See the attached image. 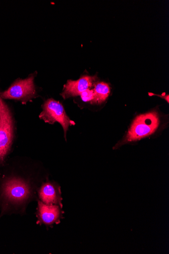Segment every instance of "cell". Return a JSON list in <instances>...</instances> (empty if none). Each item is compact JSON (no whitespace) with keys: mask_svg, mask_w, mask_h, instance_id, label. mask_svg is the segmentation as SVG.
Masks as SVG:
<instances>
[{"mask_svg":"<svg viewBox=\"0 0 169 254\" xmlns=\"http://www.w3.org/2000/svg\"><path fill=\"white\" fill-rule=\"evenodd\" d=\"M96 77L84 75L77 80H69L64 85L61 96L64 99L80 96L83 92L92 89L96 83Z\"/></svg>","mask_w":169,"mask_h":254,"instance_id":"6","label":"cell"},{"mask_svg":"<svg viewBox=\"0 0 169 254\" xmlns=\"http://www.w3.org/2000/svg\"><path fill=\"white\" fill-rule=\"evenodd\" d=\"M80 97L84 102L92 103L94 98L93 89H90L83 92Z\"/></svg>","mask_w":169,"mask_h":254,"instance_id":"10","label":"cell"},{"mask_svg":"<svg viewBox=\"0 0 169 254\" xmlns=\"http://www.w3.org/2000/svg\"><path fill=\"white\" fill-rule=\"evenodd\" d=\"M62 207L57 205H48L38 200L36 212L37 223L47 227L60 222L62 217Z\"/></svg>","mask_w":169,"mask_h":254,"instance_id":"7","label":"cell"},{"mask_svg":"<svg viewBox=\"0 0 169 254\" xmlns=\"http://www.w3.org/2000/svg\"><path fill=\"white\" fill-rule=\"evenodd\" d=\"M159 125L160 119L157 112L140 115L134 121L124 142H135L148 136L156 131Z\"/></svg>","mask_w":169,"mask_h":254,"instance_id":"4","label":"cell"},{"mask_svg":"<svg viewBox=\"0 0 169 254\" xmlns=\"http://www.w3.org/2000/svg\"><path fill=\"white\" fill-rule=\"evenodd\" d=\"M42 111L39 118L46 124L54 125L59 123L62 127L66 139V132L69 127L75 125L70 120L63 105L54 99L46 100L42 105Z\"/></svg>","mask_w":169,"mask_h":254,"instance_id":"5","label":"cell"},{"mask_svg":"<svg viewBox=\"0 0 169 254\" xmlns=\"http://www.w3.org/2000/svg\"><path fill=\"white\" fill-rule=\"evenodd\" d=\"M37 184L33 179L15 170L6 171L0 176V218L25 213L28 204L37 199L40 187Z\"/></svg>","mask_w":169,"mask_h":254,"instance_id":"1","label":"cell"},{"mask_svg":"<svg viewBox=\"0 0 169 254\" xmlns=\"http://www.w3.org/2000/svg\"><path fill=\"white\" fill-rule=\"evenodd\" d=\"M93 89L94 98L92 104H102L107 100L111 92L110 86L105 82L96 83Z\"/></svg>","mask_w":169,"mask_h":254,"instance_id":"9","label":"cell"},{"mask_svg":"<svg viewBox=\"0 0 169 254\" xmlns=\"http://www.w3.org/2000/svg\"><path fill=\"white\" fill-rule=\"evenodd\" d=\"M16 133V121L11 108L0 97V167L5 164Z\"/></svg>","mask_w":169,"mask_h":254,"instance_id":"2","label":"cell"},{"mask_svg":"<svg viewBox=\"0 0 169 254\" xmlns=\"http://www.w3.org/2000/svg\"><path fill=\"white\" fill-rule=\"evenodd\" d=\"M38 196L40 200L45 204L62 207L60 188L54 182H42L38 190Z\"/></svg>","mask_w":169,"mask_h":254,"instance_id":"8","label":"cell"},{"mask_svg":"<svg viewBox=\"0 0 169 254\" xmlns=\"http://www.w3.org/2000/svg\"><path fill=\"white\" fill-rule=\"evenodd\" d=\"M37 72L30 74L26 78L15 79L9 87L0 91V97L4 100H13L25 105L39 97L35 84Z\"/></svg>","mask_w":169,"mask_h":254,"instance_id":"3","label":"cell"}]
</instances>
